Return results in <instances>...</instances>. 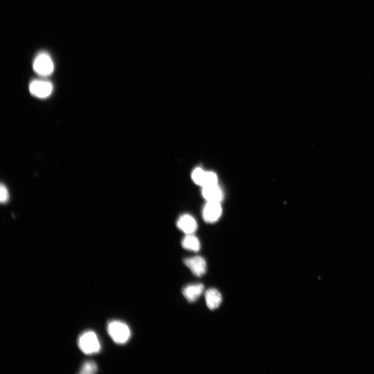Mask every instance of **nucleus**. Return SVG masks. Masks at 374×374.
Here are the masks:
<instances>
[{
  "label": "nucleus",
  "mask_w": 374,
  "mask_h": 374,
  "mask_svg": "<svg viewBox=\"0 0 374 374\" xmlns=\"http://www.w3.org/2000/svg\"><path fill=\"white\" fill-rule=\"evenodd\" d=\"M107 330L112 340L117 344L126 343L131 336V331L128 326L120 321L110 322L108 324Z\"/></svg>",
  "instance_id": "1"
},
{
  "label": "nucleus",
  "mask_w": 374,
  "mask_h": 374,
  "mask_svg": "<svg viewBox=\"0 0 374 374\" xmlns=\"http://www.w3.org/2000/svg\"><path fill=\"white\" fill-rule=\"evenodd\" d=\"M80 350L86 354H92L100 350V344L97 334L89 330L80 335L78 340Z\"/></svg>",
  "instance_id": "2"
},
{
  "label": "nucleus",
  "mask_w": 374,
  "mask_h": 374,
  "mask_svg": "<svg viewBox=\"0 0 374 374\" xmlns=\"http://www.w3.org/2000/svg\"><path fill=\"white\" fill-rule=\"evenodd\" d=\"M191 178L196 184L202 187L217 184L218 182V178L215 173L206 172L199 168L193 171Z\"/></svg>",
  "instance_id": "3"
},
{
  "label": "nucleus",
  "mask_w": 374,
  "mask_h": 374,
  "mask_svg": "<svg viewBox=\"0 0 374 374\" xmlns=\"http://www.w3.org/2000/svg\"><path fill=\"white\" fill-rule=\"evenodd\" d=\"M33 69L38 75L42 76L50 75L54 71V64L50 57L46 54L38 56L33 63Z\"/></svg>",
  "instance_id": "4"
},
{
  "label": "nucleus",
  "mask_w": 374,
  "mask_h": 374,
  "mask_svg": "<svg viewBox=\"0 0 374 374\" xmlns=\"http://www.w3.org/2000/svg\"><path fill=\"white\" fill-rule=\"evenodd\" d=\"M30 93L37 98L45 99L49 97L53 90L52 84L48 81L35 80L29 86Z\"/></svg>",
  "instance_id": "5"
},
{
  "label": "nucleus",
  "mask_w": 374,
  "mask_h": 374,
  "mask_svg": "<svg viewBox=\"0 0 374 374\" xmlns=\"http://www.w3.org/2000/svg\"><path fill=\"white\" fill-rule=\"evenodd\" d=\"M184 263L196 276L201 277L206 272V262L201 256H197L186 258L184 260Z\"/></svg>",
  "instance_id": "6"
},
{
  "label": "nucleus",
  "mask_w": 374,
  "mask_h": 374,
  "mask_svg": "<svg viewBox=\"0 0 374 374\" xmlns=\"http://www.w3.org/2000/svg\"><path fill=\"white\" fill-rule=\"evenodd\" d=\"M222 213L220 203L208 202L203 211L204 220L208 223H214L220 219Z\"/></svg>",
  "instance_id": "7"
},
{
  "label": "nucleus",
  "mask_w": 374,
  "mask_h": 374,
  "mask_svg": "<svg viewBox=\"0 0 374 374\" xmlns=\"http://www.w3.org/2000/svg\"><path fill=\"white\" fill-rule=\"evenodd\" d=\"M202 194L208 202L220 203L224 196L222 188L217 184L203 187Z\"/></svg>",
  "instance_id": "8"
},
{
  "label": "nucleus",
  "mask_w": 374,
  "mask_h": 374,
  "mask_svg": "<svg viewBox=\"0 0 374 374\" xmlns=\"http://www.w3.org/2000/svg\"><path fill=\"white\" fill-rule=\"evenodd\" d=\"M178 228L187 234H193L198 228V224L193 216L185 214L181 216L177 223Z\"/></svg>",
  "instance_id": "9"
},
{
  "label": "nucleus",
  "mask_w": 374,
  "mask_h": 374,
  "mask_svg": "<svg viewBox=\"0 0 374 374\" xmlns=\"http://www.w3.org/2000/svg\"><path fill=\"white\" fill-rule=\"evenodd\" d=\"M204 289L202 284H190L184 287L182 292L185 298L189 302H194L202 295Z\"/></svg>",
  "instance_id": "10"
},
{
  "label": "nucleus",
  "mask_w": 374,
  "mask_h": 374,
  "mask_svg": "<svg viewBox=\"0 0 374 374\" xmlns=\"http://www.w3.org/2000/svg\"><path fill=\"white\" fill-rule=\"evenodd\" d=\"M205 298L207 307L211 310L218 308L223 300L222 294L215 289L208 290L205 294Z\"/></svg>",
  "instance_id": "11"
},
{
  "label": "nucleus",
  "mask_w": 374,
  "mask_h": 374,
  "mask_svg": "<svg viewBox=\"0 0 374 374\" xmlns=\"http://www.w3.org/2000/svg\"><path fill=\"white\" fill-rule=\"evenodd\" d=\"M181 245L184 249L193 251H198L200 249L199 240L193 234H187L182 240Z\"/></svg>",
  "instance_id": "12"
},
{
  "label": "nucleus",
  "mask_w": 374,
  "mask_h": 374,
  "mask_svg": "<svg viewBox=\"0 0 374 374\" xmlns=\"http://www.w3.org/2000/svg\"><path fill=\"white\" fill-rule=\"evenodd\" d=\"M97 371V365L95 362L87 361L82 365L79 373L82 374H91L96 373Z\"/></svg>",
  "instance_id": "13"
},
{
  "label": "nucleus",
  "mask_w": 374,
  "mask_h": 374,
  "mask_svg": "<svg viewBox=\"0 0 374 374\" xmlns=\"http://www.w3.org/2000/svg\"><path fill=\"white\" fill-rule=\"evenodd\" d=\"M9 199V193L6 186L1 184L0 187V201L2 203H6Z\"/></svg>",
  "instance_id": "14"
}]
</instances>
